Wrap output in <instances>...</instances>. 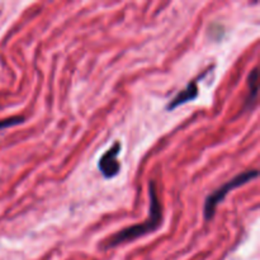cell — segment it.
Masks as SVG:
<instances>
[{"label": "cell", "instance_id": "obj_1", "mask_svg": "<svg viewBox=\"0 0 260 260\" xmlns=\"http://www.w3.org/2000/svg\"><path fill=\"white\" fill-rule=\"evenodd\" d=\"M149 197H150V216L146 221L142 223H137V225L128 226V228L123 229V230L118 231L114 234L113 236L108 239L104 243V248L112 249L116 246L121 245V244L127 243V241L136 240V239L141 238V236L151 234L156 231L157 229L161 226L162 223V206L160 203L159 197L156 194V189H155L154 182L150 183L149 185Z\"/></svg>", "mask_w": 260, "mask_h": 260}, {"label": "cell", "instance_id": "obj_4", "mask_svg": "<svg viewBox=\"0 0 260 260\" xmlns=\"http://www.w3.org/2000/svg\"><path fill=\"white\" fill-rule=\"evenodd\" d=\"M198 96V88H197V81H192L190 84H188L182 91L177 94L172 101L169 102V104L167 106L168 111H174L178 107L183 106V104L188 103V102L194 101Z\"/></svg>", "mask_w": 260, "mask_h": 260}, {"label": "cell", "instance_id": "obj_5", "mask_svg": "<svg viewBox=\"0 0 260 260\" xmlns=\"http://www.w3.org/2000/svg\"><path fill=\"white\" fill-rule=\"evenodd\" d=\"M248 84H249V95L245 101L246 107L255 103L256 96H258V69L256 68L254 69V70L250 73V75H249Z\"/></svg>", "mask_w": 260, "mask_h": 260}, {"label": "cell", "instance_id": "obj_3", "mask_svg": "<svg viewBox=\"0 0 260 260\" xmlns=\"http://www.w3.org/2000/svg\"><path fill=\"white\" fill-rule=\"evenodd\" d=\"M122 145L121 142L116 141L113 145H112L111 149L103 155V156L99 159L98 161V169L99 172L102 173L104 178L107 179H111V178H114L121 170V165H119L118 161V155L121 152Z\"/></svg>", "mask_w": 260, "mask_h": 260}, {"label": "cell", "instance_id": "obj_2", "mask_svg": "<svg viewBox=\"0 0 260 260\" xmlns=\"http://www.w3.org/2000/svg\"><path fill=\"white\" fill-rule=\"evenodd\" d=\"M258 174L259 173L256 169L246 170V172L240 173V174L234 177L231 180H229L228 183H225V184L221 185L220 188H217V189H216L215 192L211 193L210 196H207V198H206L205 201V206H203V216H205V220H212L216 212V207L228 197V194L231 190L236 189V188L241 187V185L256 179V178H258Z\"/></svg>", "mask_w": 260, "mask_h": 260}, {"label": "cell", "instance_id": "obj_6", "mask_svg": "<svg viewBox=\"0 0 260 260\" xmlns=\"http://www.w3.org/2000/svg\"><path fill=\"white\" fill-rule=\"evenodd\" d=\"M25 122L24 117H20V116H15V117H10V118L7 119H3L0 121V129H4V128H9V127H14L17 124H22Z\"/></svg>", "mask_w": 260, "mask_h": 260}]
</instances>
